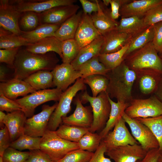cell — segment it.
I'll use <instances>...</instances> for the list:
<instances>
[{
  "instance_id": "cell-1",
  "label": "cell",
  "mask_w": 162,
  "mask_h": 162,
  "mask_svg": "<svg viewBox=\"0 0 162 162\" xmlns=\"http://www.w3.org/2000/svg\"><path fill=\"white\" fill-rule=\"evenodd\" d=\"M59 61L54 52L37 54L20 48L15 61L13 78L24 80L39 71H52Z\"/></svg>"
},
{
  "instance_id": "cell-2",
  "label": "cell",
  "mask_w": 162,
  "mask_h": 162,
  "mask_svg": "<svg viewBox=\"0 0 162 162\" xmlns=\"http://www.w3.org/2000/svg\"><path fill=\"white\" fill-rule=\"evenodd\" d=\"M106 76L109 83L106 92L111 98L117 101L129 103L133 99L132 90L136 80L134 71L130 69L124 61L118 66L110 70Z\"/></svg>"
},
{
  "instance_id": "cell-3",
  "label": "cell",
  "mask_w": 162,
  "mask_h": 162,
  "mask_svg": "<svg viewBox=\"0 0 162 162\" xmlns=\"http://www.w3.org/2000/svg\"><path fill=\"white\" fill-rule=\"evenodd\" d=\"M80 95V98L82 104L88 102L92 108L93 122L89 128V131L92 133L101 131L108 120L111 111L108 95L104 91L100 93L97 96L93 97L90 96L85 91Z\"/></svg>"
},
{
  "instance_id": "cell-4",
  "label": "cell",
  "mask_w": 162,
  "mask_h": 162,
  "mask_svg": "<svg viewBox=\"0 0 162 162\" xmlns=\"http://www.w3.org/2000/svg\"><path fill=\"white\" fill-rule=\"evenodd\" d=\"M124 62L134 71L151 69L162 73V59L158 56L152 42L130 54Z\"/></svg>"
},
{
  "instance_id": "cell-5",
  "label": "cell",
  "mask_w": 162,
  "mask_h": 162,
  "mask_svg": "<svg viewBox=\"0 0 162 162\" xmlns=\"http://www.w3.org/2000/svg\"><path fill=\"white\" fill-rule=\"evenodd\" d=\"M79 148L77 142L62 138L55 131L47 129L41 137L40 149L54 162L58 161L68 152Z\"/></svg>"
},
{
  "instance_id": "cell-6",
  "label": "cell",
  "mask_w": 162,
  "mask_h": 162,
  "mask_svg": "<svg viewBox=\"0 0 162 162\" xmlns=\"http://www.w3.org/2000/svg\"><path fill=\"white\" fill-rule=\"evenodd\" d=\"M86 88L83 79L80 78L72 86L63 92L57 107L50 116L47 126V130L53 131L57 130L62 123V118L67 116L70 112L72 102L76 93Z\"/></svg>"
},
{
  "instance_id": "cell-7",
  "label": "cell",
  "mask_w": 162,
  "mask_h": 162,
  "mask_svg": "<svg viewBox=\"0 0 162 162\" xmlns=\"http://www.w3.org/2000/svg\"><path fill=\"white\" fill-rule=\"evenodd\" d=\"M63 92L57 88L39 90L14 100L20 105L26 117L29 118L34 115L38 106L50 101H58Z\"/></svg>"
},
{
  "instance_id": "cell-8",
  "label": "cell",
  "mask_w": 162,
  "mask_h": 162,
  "mask_svg": "<svg viewBox=\"0 0 162 162\" xmlns=\"http://www.w3.org/2000/svg\"><path fill=\"white\" fill-rule=\"evenodd\" d=\"M125 113L133 118L159 116L162 115V102L154 94L145 99L133 98Z\"/></svg>"
},
{
  "instance_id": "cell-9",
  "label": "cell",
  "mask_w": 162,
  "mask_h": 162,
  "mask_svg": "<svg viewBox=\"0 0 162 162\" xmlns=\"http://www.w3.org/2000/svg\"><path fill=\"white\" fill-rule=\"evenodd\" d=\"M129 125L132 134L147 152L159 148L158 140L150 129L136 118H131L124 112L122 116Z\"/></svg>"
},
{
  "instance_id": "cell-10",
  "label": "cell",
  "mask_w": 162,
  "mask_h": 162,
  "mask_svg": "<svg viewBox=\"0 0 162 162\" xmlns=\"http://www.w3.org/2000/svg\"><path fill=\"white\" fill-rule=\"evenodd\" d=\"M58 104L56 102L52 106L44 105L41 112L27 119L24 134L34 137H42L47 129L50 116Z\"/></svg>"
},
{
  "instance_id": "cell-11",
  "label": "cell",
  "mask_w": 162,
  "mask_h": 162,
  "mask_svg": "<svg viewBox=\"0 0 162 162\" xmlns=\"http://www.w3.org/2000/svg\"><path fill=\"white\" fill-rule=\"evenodd\" d=\"M125 123L122 118H121L116 124L113 130L109 132L102 140L106 149L139 143L129 131Z\"/></svg>"
},
{
  "instance_id": "cell-12",
  "label": "cell",
  "mask_w": 162,
  "mask_h": 162,
  "mask_svg": "<svg viewBox=\"0 0 162 162\" xmlns=\"http://www.w3.org/2000/svg\"><path fill=\"white\" fill-rule=\"evenodd\" d=\"M76 0H14L10 2L19 12L33 11L41 13L52 8L74 4Z\"/></svg>"
},
{
  "instance_id": "cell-13",
  "label": "cell",
  "mask_w": 162,
  "mask_h": 162,
  "mask_svg": "<svg viewBox=\"0 0 162 162\" xmlns=\"http://www.w3.org/2000/svg\"><path fill=\"white\" fill-rule=\"evenodd\" d=\"M22 13L8 0H0V26L12 34L20 35L19 25Z\"/></svg>"
},
{
  "instance_id": "cell-14",
  "label": "cell",
  "mask_w": 162,
  "mask_h": 162,
  "mask_svg": "<svg viewBox=\"0 0 162 162\" xmlns=\"http://www.w3.org/2000/svg\"><path fill=\"white\" fill-rule=\"evenodd\" d=\"M147 152L138 143L107 149L105 154L114 162H136L143 158Z\"/></svg>"
},
{
  "instance_id": "cell-15",
  "label": "cell",
  "mask_w": 162,
  "mask_h": 162,
  "mask_svg": "<svg viewBox=\"0 0 162 162\" xmlns=\"http://www.w3.org/2000/svg\"><path fill=\"white\" fill-rule=\"evenodd\" d=\"M51 72L54 86L63 92L82 77L79 72L75 70L71 64L63 63L58 64Z\"/></svg>"
},
{
  "instance_id": "cell-16",
  "label": "cell",
  "mask_w": 162,
  "mask_h": 162,
  "mask_svg": "<svg viewBox=\"0 0 162 162\" xmlns=\"http://www.w3.org/2000/svg\"><path fill=\"white\" fill-rule=\"evenodd\" d=\"M76 109L73 114L62 118V123L67 125L89 128L93 122V115L91 107L84 106L80 97L75 99Z\"/></svg>"
},
{
  "instance_id": "cell-17",
  "label": "cell",
  "mask_w": 162,
  "mask_h": 162,
  "mask_svg": "<svg viewBox=\"0 0 162 162\" xmlns=\"http://www.w3.org/2000/svg\"><path fill=\"white\" fill-rule=\"evenodd\" d=\"M80 8L77 4L60 6L40 13L41 24H61L76 14Z\"/></svg>"
},
{
  "instance_id": "cell-18",
  "label": "cell",
  "mask_w": 162,
  "mask_h": 162,
  "mask_svg": "<svg viewBox=\"0 0 162 162\" xmlns=\"http://www.w3.org/2000/svg\"><path fill=\"white\" fill-rule=\"evenodd\" d=\"M101 35L94 25L90 16L83 13L74 38L80 49Z\"/></svg>"
},
{
  "instance_id": "cell-19",
  "label": "cell",
  "mask_w": 162,
  "mask_h": 162,
  "mask_svg": "<svg viewBox=\"0 0 162 162\" xmlns=\"http://www.w3.org/2000/svg\"><path fill=\"white\" fill-rule=\"evenodd\" d=\"M36 91L24 80L15 78L0 83V94L14 100Z\"/></svg>"
},
{
  "instance_id": "cell-20",
  "label": "cell",
  "mask_w": 162,
  "mask_h": 162,
  "mask_svg": "<svg viewBox=\"0 0 162 162\" xmlns=\"http://www.w3.org/2000/svg\"><path fill=\"white\" fill-rule=\"evenodd\" d=\"M162 3V0H131L122 6L119 10L121 18L131 16L143 18L153 8Z\"/></svg>"
},
{
  "instance_id": "cell-21",
  "label": "cell",
  "mask_w": 162,
  "mask_h": 162,
  "mask_svg": "<svg viewBox=\"0 0 162 162\" xmlns=\"http://www.w3.org/2000/svg\"><path fill=\"white\" fill-rule=\"evenodd\" d=\"M139 88L145 94L154 93L158 87L162 73L151 69H141L134 71Z\"/></svg>"
},
{
  "instance_id": "cell-22",
  "label": "cell",
  "mask_w": 162,
  "mask_h": 162,
  "mask_svg": "<svg viewBox=\"0 0 162 162\" xmlns=\"http://www.w3.org/2000/svg\"><path fill=\"white\" fill-rule=\"evenodd\" d=\"M129 34L113 30L104 36V41L100 54L116 52L128 43L132 37Z\"/></svg>"
},
{
  "instance_id": "cell-23",
  "label": "cell",
  "mask_w": 162,
  "mask_h": 162,
  "mask_svg": "<svg viewBox=\"0 0 162 162\" xmlns=\"http://www.w3.org/2000/svg\"><path fill=\"white\" fill-rule=\"evenodd\" d=\"M98 11L90 16L95 27L100 34L104 36L109 32L116 29L118 22L111 18L110 10L106 9V6L102 2L98 0Z\"/></svg>"
},
{
  "instance_id": "cell-24",
  "label": "cell",
  "mask_w": 162,
  "mask_h": 162,
  "mask_svg": "<svg viewBox=\"0 0 162 162\" xmlns=\"http://www.w3.org/2000/svg\"><path fill=\"white\" fill-rule=\"evenodd\" d=\"M26 119L24 113L21 110L8 113L6 115L3 123L8 130L11 142L24 134Z\"/></svg>"
},
{
  "instance_id": "cell-25",
  "label": "cell",
  "mask_w": 162,
  "mask_h": 162,
  "mask_svg": "<svg viewBox=\"0 0 162 162\" xmlns=\"http://www.w3.org/2000/svg\"><path fill=\"white\" fill-rule=\"evenodd\" d=\"M62 41L55 36H51L30 44L25 46V49L29 52L37 54H43L54 52L58 54L62 59Z\"/></svg>"
},
{
  "instance_id": "cell-26",
  "label": "cell",
  "mask_w": 162,
  "mask_h": 162,
  "mask_svg": "<svg viewBox=\"0 0 162 162\" xmlns=\"http://www.w3.org/2000/svg\"><path fill=\"white\" fill-rule=\"evenodd\" d=\"M104 41V36L101 35L81 48L76 57L70 63L74 68L77 70L82 64L94 57L98 56Z\"/></svg>"
},
{
  "instance_id": "cell-27",
  "label": "cell",
  "mask_w": 162,
  "mask_h": 162,
  "mask_svg": "<svg viewBox=\"0 0 162 162\" xmlns=\"http://www.w3.org/2000/svg\"><path fill=\"white\" fill-rule=\"evenodd\" d=\"M83 14V10H80L62 23L54 36L62 41L74 38Z\"/></svg>"
},
{
  "instance_id": "cell-28",
  "label": "cell",
  "mask_w": 162,
  "mask_h": 162,
  "mask_svg": "<svg viewBox=\"0 0 162 162\" xmlns=\"http://www.w3.org/2000/svg\"><path fill=\"white\" fill-rule=\"evenodd\" d=\"M61 25L41 24L32 31L26 32L22 31L20 35L29 43H34L45 38L54 36L55 32Z\"/></svg>"
},
{
  "instance_id": "cell-29",
  "label": "cell",
  "mask_w": 162,
  "mask_h": 162,
  "mask_svg": "<svg viewBox=\"0 0 162 162\" xmlns=\"http://www.w3.org/2000/svg\"><path fill=\"white\" fill-rule=\"evenodd\" d=\"M108 98L111 105V111L105 127L99 133L102 139L114 128L118 121L122 118L126 109L129 105L128 103L119 101L115 102L109 95Z\"/></svg>"
},
{
  "instance_id": "cell-30",
  "label": "cell",
  "mask_w": 162,
  "mask_h": 162,
  "mask_svg": "<svg viewBox=\"0 0 162 162\" xmlns=\"http://www.w3.org/2000/svg\"><path fill=\"white\" fill-rule=\"evenodd\" d=\"M53 78L51 71L41 70L31 74L23 80L37 91L54 86Z\"/></svg>"
},
{
  "instance_id": "cell-31",
  "label": "cell",
  "mask_w": 162,
  "mask_h": 162,
  "mask_svg": "<svg viewBox=\"0 0 162 162\" xmlns=\"http://www.w3.org/2000/svg\"><path fill=\"white\" fill-rule=\"evenodd\" d=\"M154 34V28L153 25L148 26L141 32L132 37L129 42L128 49L124 55V59L131 52L152 42Z\"/></svg>"
},
{
  "instance_id": "cell-32",
  "label": "cell",
  "mask_w": 162,
  "mask_h": 162,
  "mask_svg": "<svg viewBox=\"0 0 162 162\" xmlns=\"http://www.w3.org/2000/svg\"><path fill=\"white\" fill-rule=\"evenodd\" d=\"M148 26L144 24L143 18L131 16L121 18L116 29L133 37Z\"/></svg>"
},
{
  "instance_id": "cell-33",
  "label": "cell",
  "mask_w": 162,
  "mask_h": 162,
  "mask_svg": "<svg viewBox=\"0 0 162 162\" xmlns=\"http://www.w3.org/2000/svg\"><path fill=\"white\" fill-rule=\"evenodd\" d=\"M89 128H82L66 124H61L55 131L56 134L62 138L70 141L78 142L81 137L88 131Z\"/></svg>"
},
{
  "instance_id": "cell-34",
  "label": "cell",
  "mask_w": 162,
  "mask_h": 162,
  "mask_svg": "<svg viewBox=\"0 0 162 162\" xmlns=\"http://www.w3.org/2000/svg\"><path fill=\"white\" fill-rule=\"evenodd\" d=\"M98 56H95L81 65L78 69L82 78L92 75L100 74L106 76L110 70L100 62Z\"/></svg>"
},
{
  "instance_id": "cell-35",
  "label": "cell",
  "mask_w": 162,
  "mask_h": 162,
  "mask_svg": "<svg viewBox=\"0 0 162 162\" xmlns=\"http://www.w3.org/2000/svg\"><path fill=\"white\" fill-rule=\"evenodd\" d=\"M129 43V42L116 52L109 54H100L98 56L99 62L109 70L116 68L124 61V56L128 49Z\"/></svg>"
},
{
  "instance_id": "cell-36",
  "label": "cell",
  "mask_w": 162,
  "mask_h": 162,
  "mask_svg": "<svg viewBox=\"0 0 162 162\" xmlns=\"http://www.w3.org/2000/svg\"><path fill=\"white\" fill-rule=\"evenodd\" d=\"M82 79L84 83L90 87L93 97H96L101 92L106 91L109 83L108 79L106 76L94 74Z\"/></svg>"
},
{
  "instance_id": "cell-37",
  "label": "cell",
  "mask_w": 162,
  "mask_h": 162,
  "mask_svg": "<svg viewBox=\"0 0 162 162\" xmlns=\"http://www.w3.org/2000/svg\"><path fill=\"white\" fill-rule=\"evenodd\" d=\"M41 137H32L24 134L11 142L10 147L20 151L25 149L29 151L40 149Z\"/></svg>"
},
{
  "instance_id": "cell-38",
  "label": "cell",
  "mask_w": 162,
  "mask_h": 162,
  "mask_svg": "<svg viewBox=\"0 0 162 162\" xmlns=\"http://www.w3.org/2000/svg\"><path fill=\"white\" fill-rule=\"evenodd\" d=\"M41 24L40 13L30 11L22 13L19 21V27L22 31H32Z\"/></svg>"
},
{
  "instance_id": "cell-39",
  "label": "cell",
  "mask_w": 162,
  "mask_h": 162,
  "mask_svg": "<svg viewBox=\"0 0 162 162\" xmlns=\"http://www.w3.org/2000/svg\"><path fill=\"white\" fill-rule=\"evenodd\" d=\"M135 118L150 129L158 141L159 150L162 151V115L154 117Z\"/></svg>"
},
{
  "instance_id": "cell-40",
  "label": "cell",
  "mask_w": 162,
  "mask_h": 162,
  "mask_svg": "<svg viewBox=\"0 0 162 162\" xmlns=\"http://www.w3.org/2000/svg\"><path fill=\"white\" fill-rule=\"evenodd\" d=\"M102 138L99 134L88 131L77 142L80 149L94 152L99 147Z\"/></svg>"
},
{
  "instance_id": "cell-41",
  "label": "cell",
  "mask_w": 162,
  "mask_h": 162,
  "mask_svg": "<svg viewBox=\"0 0 162 162\" xmlns=\"http://www.w3.org/2000/svg\"><path fill=\"white\" fill-rule=\"evenodd\" d=\"M80 49L74 38L62 41V51L63 63L70 64L76 57Z\"/></svg>"
},
{
  "instance_id": "cell-42",
  "label": "cell",
  "mask_w": 162,
  "mask_h": 162,
  "mask_svg": "<svg viewBox=\"0 0 162 162\" xmlns=\"http://www.w3.org/2000/svg\"><path fill=\"white\" fill-rule=\"evenodd\" d=\"M29 44L21 35L12 33L0 35V49L26 46Z\"/></svg>"
},
{
  "instance_id": "cell-43",
  "label": "cell",
  "mask_w": 162,
  "mask_h": 162,
  "mask_svg": "<svg viewBox=\"0 0 162 162\" xmlns=\"http://www.w3.org/2000/svg\"><path fill=\"white\" fill-rule=\"evenodd\" d=\"M94 152L80 149L71 151L67 153L58 162H88Z\"/></svg>"
},
{
  "instance_id": "cell-44",
  "label": "cell",
  "mask_w": 162,
  "mask_h": 162,
  "mask_svg": "<svg viewBox=\"0 0 162 162\" xmlns=\"http://www.w3.org/2000/svg\"><path fill=\"white\" fill-rule=\"evenodd\" d=\"M30 154V152H22L9 147L3 154V162H26Z\"/></svg>"
},
{
  "instance_id": "cell-45",
  "label": "cell",
  "mask_w": 162,
  "mask_h": 162,
  "mask_svg": "<svg viewBox=\"0 0 162 162\" xmlns=\"http://www.w3.org/2000/svg\"><path fill=\"white\" fill-rule=\"evenodd\" d=\"M147 26L154 25L162 22V3L150 9L143 17Z\"/></svg>"
},
{
  "instance_id": "cell-46",
  "label": "cell",
  "mask_w": 162,
  "mask_h": 162,
  "mask_svg": "<svg viewBox=\"0 0 162 162\" xmlns=\"http://www.w3.org/2000/svg\"><path fill=\"white\" fill-rule=\"evenodd\" d=\"M20 47L0 49V62L6 64L10 68L14 69L16 55Z\"/></svg>"
},
{
  "instance_id": "cell-47",
  "label": "cell",
  "mask_w": 162,
  "mask_h": 162,
  "mask_svg": "<svg viewBox=\"0 0 162 162\" xmlns=\"http://www.w3.org/2000/svg\"><path fill=\"white\" fill-rule=\"evenodd\" d=\"M0 110L11 112L17 110H22V109L20 105L14 100L0 94Z\"/></svg>"
},
{
  "instance_id": "cell-48",
  "label": "cell",
  "mask_w": 162,
  "mask_h": 162,
  "mask_svg": "<svg viewBox=\"0 0 162 162\" xmlns=\"http://www.w3.org/2000/svg\"><path fill=\"white\" fill-rule=\"evenodd\" d=\"M154 34L152 43L153 46L158 52H162V22L154 25Z\"/></svg>"
},
{
  "instance_id": "cell-49",
  "label": "cell",
  "mask_w": 162,
  "mask_h": 162,
  "mask_svg": "<svg viewBox=\"0 0 162 162\" xmlns=\"http://www.w3.org/2000/svg\"><path fill=\"white\" fill-rule=\"evenodd\" d=\"M30 154L26 162H53L49 156L40 149L30 151Z\"/></svg>"
},
{
  "instance_id": "cell-50",
  "label": "cell",
  "mask_w": 162,
  "mask_h": 162,
  "mask_svg": "<svg viewBox=\"0 0 162 162\" xmlns=\"http://www.w3.org/2000/svg\"><path fill=\"white\" fill-rule=\"evenodd\" d=\"M111 6L110 15L113 20H116L120 16L119 10L123 5L130 2L131 0H108Z\"/></svg>"
},
{
  "instance_id": "cell-51",
  "label": "cell",
  "mask_w": 162,
  "mask_h": 162,
  "mask_svg": "<svg viewBox=\"0 0 162 162\" xmlns=\"http://www.w3.org/2000/svg\"><path fill=\"white\" fill-rule=\"evenodd\" d=\"M106 150V146L102 140L99 147L88 162H112L110 159L104 156Z\"/></svg>"
},
{
  "instance_id": "cell-52",
  "label": "cell",
  "mask_w": 162,
  "mask_h": 162,
  "mask_svg": "<svg viewBox=\"0 0 162 162\" xmlns=\"http://www.w3.org/2000/svg\"><path fill=\"white\" fill-rule=\"evenodd\" d=\"M11 142L7 128L5 126L0 130V156H2L5 151L10 147Z\"/></svg>"
},
{
  "instance_id": "cell-53",
  "label": "cell",
  "mask_w": 162,
  "mask_h": 162,
  "mask_svg": "<svg viewBox=\"0 0 162 162\" xmlns=\"http://www.w3.org/2000/svg\"><path fill=\"white\" fill-rule=\"evenodd\" d=\"M83 8V13L90 16L92 13H96L98 11V0L91 2L87 0H80Z\"/></svg>"
},
{
  "instance_id": "cell-54",
  "label": "cell",
  "mask_w": 162,
  "mask_h": 162,
  "mask_svg": "<svg viewBox=\"0 0 162 162\" xmlns=\"http://www.w3.org/2000/svg\"><path fill=\"white\" fill-rule=\"evenodd\" d=\"M160 152L159 148L149 150L143 158L136 162H157Z\"/></svg>"
},
{
  "instance_id": "cell-55",
  "label": "cell",
  "mask_w": 162,
  "mask_h": 162,
  "mask_svg": "<svg viewBox=\"0 0 162 162\" xmlns=\"http://www.w3.org/2000/svg\"><path fill=\"white\" fill-rule=\"evenodd\" d=\"M6 68L2 65L0 66V80L1 82H5L8 80L7 78Z\"/></svg>"
},
{
  "instance_id": "cell-56",
  "label": "cell",
  "mask_w": 162,
  "mask_h": 162,
  "mask_svg": "<svg viewBox=\"0 0 162 162\" xmlns=\"http://www.w3.org/2000/svg\"><path fill=\"white\" fill-rule=\"evenodd\" d=\"M154 94L162 102V75L157 89Z\"/></svg>"
},
{
  "instance_id": "cell-57",
  "label": "cell",
  "mask_w": 162,
  "mask_h": 162,
  "mask_svg": "<svg viewBox=\"0 0 162 162\" xmlns=\"http://www.w3.org/2000/svg\"><path fill=\"white\" fill-rule=\"evenodd\" d=\"M6 115L3 111H0V126L1 129L5 127L3 122Z\"/></svg>"
},
{
  "instance_id": "cell-58",
  "label": "cell",
  "mask_w": 162,
  "mask_h": 162,
  "mask_svg": "<svg viewBox=\"0 0 162 162\" xmlns=\"http://www.w3.org/2000/svg\"><path fill=\"white\" fill-rule=\"evenodd\" d=\"M157 162H162V151H160Z\"/></svg>"
},
{
  "instance_id": "cell-59",
  "label": "cell",
  "mask_w": 162,
  "mask_h": 162,
  "mask_svg": "<svg viewBox=\"0 0 162 162\" xmlns=\"http://www.w3.org/2000/svg\"><path fill=\"white\" fill-rule=\"evenodd\" d=\"M0 162H3L2 156H0Z\"/></svg>"
},
{
  "instance_id": "cell-60",
  "label": "cell",
  "mask_w": 162,
  "mask_h": 162,
  "mask_svg": "<svg viewBox=\"0 0 162 162\" xmlns=\"http://www.w3.org/2000/svg\"><path fill=\"white\" fill-rule=\"evenodd\" d=\"M160 54H161V56L162 57V52L161 53H160Z\"/></svg>"
},
{
  "instance_id": "cell-61",
  "label": "cell",
  "mask_w": 162,
  "mask_h": 162,
  "mask_svg": "<svg viewBox=\"0 0 162 162\" xmlns=\"http://www.w3.org/2000/svg\"></svg>"
}]
</instances>
